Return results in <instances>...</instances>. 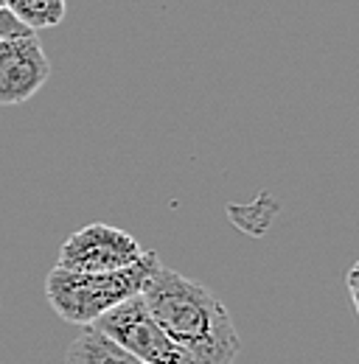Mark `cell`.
<instances>
[{
    "label": "cell",
    "mask_w": 359,
    "mask_h": 364,
    "mask_svg": "<svg viewBox=\"0 0 359 364\" xmlns=\"http://www.w3.org/2000/svg\"><path fill=\"white\" fill-rule=\"evenodd\" d=\"M140 297L157 325L197 364H236L241 353L239 331L224 303L205 283L157 264L143 280Z\"/></svg>",
    "instance_id": "6da1fadb"
},
{
    "label": "cell",
    "mask_w": 359,
    "mask_h": 364,
    "mask_svg": "<svg viewBox=\"0 0 359 364\" xmlns=\"http://www.w3.org/2000/svg\"><path fill=\"white\" fill-rule=\"evenodd\" d=\"M157 264V252H143L132 267L115 272H68L53 267L45 277V300L56 317L82 328L137 294Z\"/></svg>",
    "instance_id": "7a4b0ae2"
},
{
    "label": "cell",
    "mask_w": 359,
    "mask_h": 364,
    "mask_svg": "<svg viewBox=\"0 0 359 364\" xmlns=\"http://www.w3.org/2000/svg\"><path fill=\"white\" fill-rule=\"evenodd\" d=\"M98 331H104L113 342L127 348L132 356L146 364H197V359L182 350L177 342L157 325V319L149 314L140 291L110 309L107 314L93 322Z\"/></svg>",
    "instance_id": "3957f363"
},
{
    "label": "cell",
    "mask_w": 359,
    "mask_h": 364,
    "mask_svg": "<svg viewBox=\"0 0 359 364\" xmlns=\"http://www.w3.org/2000/svg\"><path fill=\"white\" fill-rule=\"evenodd\" d=\"M143 252L146 250L127 230L93 222L62 241L56 267L68 272H115L132 267Z\"/></svg>",
    "instance_id": "277c9868"
},
{
    "label": "cell",
    "mask_w": 359,
    "mask_h": 364,
    "mask_svg": "<svg viewBox=\"0 0 359 364\" xmlns=\"http://www.w3.org/2000/svg\"><path fill=\"white\" fill-rule=\"evenodd\" d=\"M51 79V62L37 37L20 34L0 40V107H23Z\"/></svg>",
    "instance_id": "5b68a950"
},
{
    "label": "cell",
    "mask_w": 359,
    "mask_h": 364,
    "mask_svg": "<svg viewBox=\"0 0 359 364\" xmlns=\"http://www.w3.org/2000/svg\"><path fill=\"white\" fill-rule=\"evenodd\" d=\"M65 364H146L132 356L127 348L113 342L104 331H98L93 322L82 325L76 339L65 350Z\"/></svg>",
    "instance_id": "8992f818"
},
{
    "label": "cell",
    "mask_w": 359,
    "mask_h": 364,
    "mask_svg": "<svg viewBox=\"0 0 359 364\" xmlns=\"http://www.w3.org/2000/svg\"><path fill=\"white\" fill-rule=\"evenodd\" d=\"M3 6L31 31L53 28L65 20V0H3Z\"/></svg>",
    "instance_id": "52a82bcc"
},
{
    "label": "cell",
    "mask_w": 359,
    "mask_h": 364,
    "mask_svg": "<svg viewBox=\"0 0 359 364\" xmlns=\"http://www.w3.org/2000/svg\"><path fill=\"white\" fill-rule=\"evenodd\" d=\"M20 34H31L28 26H23L6 6H0V40H9V37H20Z\"/></svg>",
    "instance_id": "ba28073f"
},
{
    "label": "cell",
    "mask_w": 359,
    "mask_h": 364,
    "mask_svg": "<svg viewBox=\"0 0 359 364\" xmlns=\"http://www.w3.org/2000/svg\"><path fill=\"white\" fill-rule=\"evenodd\" d=\"M0 6H3V0H0Z\"/></svg>",
    "instance_id": "9c48e42d"
}]
</instances>
